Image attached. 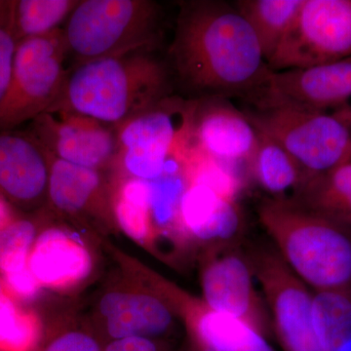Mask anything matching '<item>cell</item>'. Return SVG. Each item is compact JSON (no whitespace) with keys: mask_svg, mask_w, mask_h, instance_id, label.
Here are the masks:
<instances>
[{"mask_svg":"<svg viewBox=\"0 0 351 351\" xmlns=\"http://www.w3.org/2000/svg\"><path fill=\"white\" fill-rule=\"evenodd\" d=\"M167 62L173 80L199 99L247 100L270 73L250 25L214 0L180 3Z\"/></svg>","mask_w":351,"mask_h":351,"instance_id":"cell-1","label":"cell"},{"mask_svg":"<svg viewBox=\"0 0 351 351\" xmlns=\"http://www.w3.org/2000/svg\"><path fill=\"white\" fill-rule=\"evenodd\" d=\"M173 80L154 48L85 62L69 69L48 112L76 113L119 128L172 96Z\"/></svg>","mask_w":351,"mask_h":351,"instance_id":"cell-2","label":"cell"},{"mask_svg":"<svg viewBox=\"0 0 351 351\" xmlns=\"http://www.w3.org/2000/svg\"><path fill=\"white\" fill-rule=\"evenodd\" d=\"M258 216L289 269L314 292L351 290V230L292 198H267Z\"/></svg>","mask_w":351,"mask_h":351,"instance_id":"cell-3","label":"cell"},{"mask_svg":"<svg viewBox=\"0 0 351 351\" xmlns=\"http://www.w3.org/2000/svg\"><path fill=\"white\" fill-rule=\"evenodd\" d=\"M161 6L152 0H80L63 27L75 64L156 47Z\"/></svg>","mask_w":351,"mask_h":351,"instance_id":"cell-4","label":"cell"},{"mask_svg":"<svg viewBox=\"0 0 351 351\" xmlns=\"http://www.w3.org/2000/svg\"><path fill=\"white\" fill-rule=\"evenodd\" d=\"M243 112L258 133L294 157L306 176V184L351 160V110L343 108L338 114H330L269 106L251 107Z\"/></svg>","mask_w":351,"mask_h":351,"instance_id":"cell-5","label":"cell"},{"mask_svg":"<svg viewBox=\"0 0 351 351\" xmlns=\"http://www.w3.org/2000/svg\"><path fill=\"white\" fill-rule=\"evenodd\" d=\"M195 100L170 96L119 130L115 163L130 179L152 182L179 167L188 151Z\"/></svg>","mask_w":351,"mask_h":351,"instance_id":"cell-6","label":"cell"},{"mask_svg":"<svg viewBox=\"0 0 351 351\" xmlns=\"http://www.w3.org/2000/svg\"><path fill=\"white\" fill-rule=\"evenodd\" d=\"M66 59L63 27L18 43L10 83L0 103V131L16 130L48 112L66 82Z\"/></svg>","mask_w":351,"mask_h":351,"instance_id":"cell-7","label":"cell"},{"mask_svg":"<svg viewBox=\"0 0 351 351\" xmlns=\"http://www.w3.org/2000/svg\"><path fill=\"white\" fill-rule=\"evenodd\" d=\"M284 351H326L313 318V294L274 246L258 245L247 251Z\"/></svg>","mask_w":351,"mask_h":351,"instance_id":"cell-8","label":"cell"},{"mask_svg":"<svg viewBox=\"0 0 351 351\" xmlns=\"http://www.w3.org/2000/svg\"><path fill=\"white\" fill-rule=\"evenodd\" d=\"M351 57V0H304L267 66L306 69Z\"/></svg>","mask_w":351,"mask_h":351,"instance_id":"cell-9","label":"cell"},{"mask_svg":"<svg viewBox=\"0 0 351 351\" xmlns=\"http://www.w3.org/2000/svg\"><path fill=\"white\" fill-rule=\"evenodd\" d=\"M200 272L203 302L243 321L267 339L274 337L267 304L256 287L246 252L237 245L206 250Z\"/></svg>","mask_w":351,"mask_h":351,"instance_id":"cell-10","label":"cell"},{"mask_svg":"<svg viewBox=\"0 0 351 351\" xmlns=\"http://www.w3.org/2000/svg\"><path fill=\"white\" fill-rule=\"evenodd\" d=\"M351 99V57L306 69L271 71L247 103L251 107L290 106L326 112Z\"/></svg>","mask_w":351,"mask_h":351,"instance_id":"cell-11","label":"cell"},{"mask_svg":"<svg viewBox=\"0 0 351 351\" xmlns=\"http://www.w3.org/2000/svg\"><path fill=\"white\" fill-rule=\"evenodd\" d=\"M31 131L55 158L97 171L114 164L119 152L117 127L76 113L47 112Z\"/></svg>","mask_w":351,"mask_h":351,"instance_id":"cell-12","label":"cell"},{"mask_svg":"<svg viewBox=\"0 0 351 351\" xmlns=\"http://www.w3.org/2000/svg\"><path fill=\"white\" fill-rule=\"evenodd\" d=\"M52 154L31 129L0 131V199L22 211L48 202Z\"/></svg>","mask_w":351,"mask_h":351,"instance_id":"cell-13","label":"cell"},{"mask_svg":"<svg viewBox=\"0 0 351 351\" xmlns=\"http://www.w3.org/2000/svg\"><path fill=\"white\" fill-rule=\"evenodd\" d=\"M258 142L257 129L226 98L195 100L189 145L216 160L232 165L249 163Z\"/></svg>","mask_w":351,"mask_h":351,"instance_id":"cell-14","label":"cell"},{"mask_svg":"<svg viewBox=\"0 0 351 351\" xmlns=\"http://www.w3.org/2000/svg\"><path fill=\"white\" fill-rule=\"evenodd\" d=\"M164 299L184 316L191 339L212 351H277L250 325L210 308L203 301L161 284Z\"/></svg>","mask_w":351,"mask_h":351,"instance_id":"cell-15","label":"cell"},{"mask_svg":"<svg viewBox=\"0 0 351 351\" xmlns=\"http://www.w3.org/2000/svg\"><path fill=\"white\" fill-rule=\"evenodd\" d=\"M180 221L184 234L206 250L237 245L243 219L237 200L200 184H189L182 196Z\"/></svg>","mask_w":351,"mask_h":351,"instance_id":"cell-16","label":"cell"},{"mask_svg":"<svg viewBox=\"0 0 351 351\" xmlns=\"http://www.w3.org/2000/svg\"><path fill=\"white\" fill-rule=\"evenodd\" d=\"M99 309L110 341L133 337L166 341L174 328V311L157 295L110 293L101 300Z\"/></svg>","mask_w":351,"mask_h":351,"instance_id":"cell-17","label":"cell"},{"mask_svg":"<svg viewBox=\"0 0 351 351\" xmlns=\"http://www.w3.org/2000/svg\"><path fill=\"white\" fill-rule=\"evenodd\" d=\"M29 267L40 286L61 287L87 276L92 261L86 248L68 233L48 230L32 245Z\"/></svg>","mask_w":351,"mask_h":351,"instance_id":"cell-18","label":"cell"},{"mask_svg":"<svg viewBox=\"0 0 351 351\" xmlns=\"http://www.w3.org/2000/svg\"><path fill=\"white\" fill-rule=\"evenodd\" d=\"M101 171L64 162L52 156L48 203L61 213L77 216L98 206L103 198Z\"/></svg>","mask_w":351,"mask_h":351,"instance_id":"cell-19","label":"cell"},{"mask_svg":"<svg viewBox=\"0 0 351 351\" xmlns=\"http://www.w3.org/2000/svg\"><path fill=\"white\" fill-rule=\"evenodd\" d=\"M302 2L304 0L235 1V8L253 29L267 64L294 24Z\"/></svg>","mask_w":351,"mask_h":351,"instance_id":"cell-20","label":"cell"},{"mask_svg":"<svg viewBox=\"0 0 351 351\" xmlns=\"http://www.w3.org/2000/svg\"><path fill=\"white\" fill-rule=\"evenodd\" d=\"M249 164L256 181L272 198H286L291 191L298 195L306 182V176L294 157L261 133Z\"/></svg>","mask_w":351,"mask_h":351,"instance_id":"cell-21","label":"cell"},{"mask_svg":"<svg viewBox=\"0 0 351 351\" xmlns=\"http://www.w3.org/2000/svg\"><path fill=\"white\" fill-rule=\"evenodd\" d=\"M314 328L326 351H339L351 341V290L313 294Z\"/></svg>","mask_w":351,"mask_h":351,"instance_id":"cell-22","label":"cell"},{"mask_svg":"<svg viewBox=\"0 0 351 351\" xmlns=\"http://www.w3.org/2000/svg\"><path fill=\"white\" fill-rule=\"evenodd\" d=\"M80 0H15L14 31L17 43L62 29Z\"/></svg>","mask_w":351,"mask_h":351,"instance_id":"cell-23","label":"cell"},{"mask_svg":"<svg viewBox=\"0 0 351 351\" xmlns=\"http://www.w3.org/2000/svg\"><path fill=\"white\" fill-rule=\"evenodd\" d=\"M147 182L154 230H173L184 234L180 221V207L189 184L182 163L156 181Z\"/></svg>","mask_w":351,"mask_h":351,"instance_id":"cell-24","label":"cell"},{"mask_svg":"<svg viewBox=\"0 0 351 351\" xmlns=\"http://www.w3.org/2000/svg\"><path fill=\"white\" fill-rule=\"evenodd\" d=\"M117 223L129 237L145 242L154 233L147 182L129 179L122 184L114 202Z\"/></svg>","mask_w":351,"mask_h":351,"instance_id":"cell-25","label":"cell"},{"mask_svg":"<svg viewBox=\"0 0 351 351\" xmlns=\"http://www.w3.org/2000/svg\"><path fill=\"white\" fill-rule=\"evenodd\" d=\"M38 341L36 317L18 307L0 281V351H32Z\"/></svg>","mask_w":351,"mask_h":351,"instance_id":"cell-26","label":"cell"},{"mask_svg":"<svg viewBox=\"0 0 351 351\" xmlns=\"http://www.w3.org/2000/svg\"><path fill=\"white\" fill-rule=\"evenodd\" d=\"M36 239V226L29 219H12L0 228V272L13 271L29 265Z\"/></svg>","mask_w":351,"mask_h":351,"instance_id":"cell-27","label":"cell"},{"mask_svg":"<svg viewBox=\"0 0 351 351\" xmlns=\"http://www.w3.org/2000/svg\"><path fill=\"white\" fill-rule=\"evenodd\" d=\"M15 0H0V103L5 96L17 50L14 31Z\"/></svg>","mask_w":351,"mask_h":351,"instance_id":"cell-28","label":"cell"},{"mask_svg":"<svg viewBox=\"0 0 351 351\" xmlns=\"http://www.w3.org/2000/svg\"><path fill=\"white\" fill-rule=\"evenodd\" d=\"M41 351H104V346L88 332L68 331L50 339Z\"/></svg>","mask_w":351,"mask_h":351,"instance_id":"cell-29","label":"cell"},{"mask_svg":"<svg viewBox=\"0 0 351 351\" xmlns=\"http://www.w3.org/2000/svg\"><path fill=\"white\" fill-rule=\"evenodd\" d=\"M3 284L13 294L22 299H31L38 294L40 284L29 269V265L8 274H2Z\"/></svg>","mask_w":351,"mask_h":351,"instance_id":"cell-30","label":"cell"},{"mask_svg":"<svg viewBox=\"0 0 351 351\" xmlns=\"http://www.w3.org/2000/svg\"><path fill=\"white\" fill-rule=\"evenodd\" d=\"M104 351H174L169 343L162 339L133 337L113 339L104 346Z\"/></svg>","mask_w":351,"mask_h":351,"instance_id":"cell-31","label":"cell"},{"mask_svg":"<svg viewBox=\"0 0 351 351\" xmlns=\"http://www.w3.org/2000/svg\"><path fill=\"white\" fill-rule=\"evenodd\" d=\"M11 221L12 218L10 216V206L0 199V228L8 225Z\"/></svg>","mask_w":351,"mask_h":351,"instance_id":"cell-32","label":"cell"},{"mask_svg":"<svg viewBox=\"0 0 351 351\" xmlns=\"http://www.w3.org/2000/svg\"><path fill=\"white\" fill-rule=\"evenodd\" d=\"M184 351H212L210 350L209 348H205L202 345H200L199 343L195 341V339H191L189 341V343L188 346H186V350Z\"/></svg>","mask_w":351,"mask_h":351,"instance_id":"cell-33","label":"cell"},{"mask_svg":"<svg viewBox=\"0 0 351 351\" xmlns=\"http://www.w3.org/2000/svg\"><path fill=\"white\" fill-rule=\"evenodd\" d=\"M339 351H351V341H348V343H346V345L343 346Z\"/></svg>","mask_w":351,"mask_h":351,"instance_id":"cell-34","label":"cell"}]
</instances>
